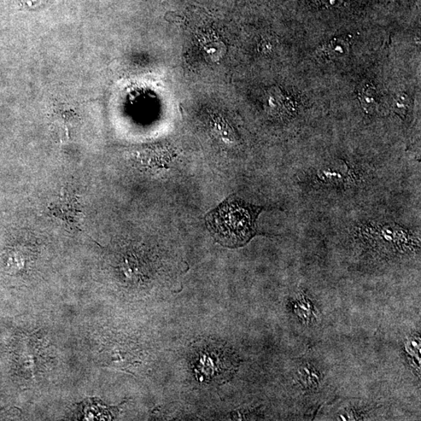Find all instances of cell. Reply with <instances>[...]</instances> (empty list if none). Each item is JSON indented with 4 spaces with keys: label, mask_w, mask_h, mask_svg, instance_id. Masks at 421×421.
Instances as JSON below:
<instances>
[{
    "label": "cell",
    "mask_w": 421,
    "mask_h": 421,
    "mask_svg": "<svg viewBox=\"0 0 421 421\" xmlns=\"http://www.w3.org/2000/svg\"><path fill=\"white\" fill-rule=\"evenodd\" d=\"M262 209L241 199H227L207 215V226L222 245L241 247L256 235V222Z\"/></svg>",
    "instance_id": "6da1fadb"
},
{
    "label": "cell",
    "mask_w": 421,
    "mask_h": 421,
    "mask_svg": "<svg viewBox=\"0 0 421 421\" xmlns=\"http://www.w3.org/2000/svg\"><path fill=\"white\" fill-rule=\"evenodd\" d=\"M358 237L372 253L384 257L404 255L420 249V236L394 224L370 222L358 226Z\"/></svg>",
    "instance_id": "7a4b0ae2"
},
{
    "label": "cell",
    "mask_w": 421,
    "mask_h": 421,
    "mask_svg": "<svg viewBox=\"0 0 421 421\" xmlns=\"http://www.w3.org/2000/svg\"><path fill=\"white\" fill-rule=\"evenodd\" d=\"M349 44L347 40L343 39H335L327 44L325 48L327 54L330 57H341L349 52Z\"/></svg>",
    "instance_id": "8992f818"
},
{
    "label": "cell",
    "mask_w": 421,
    "mask_h": 421,
    "mask_svg": "<svg viewBox=\"0 0 421 421\" xmlns=\"http://www.w3.org/2000/svg\"><path fill=\"white\" fill-rule=\"evenodd\" d=\"M409 105L408 96L404 94H400V95L396 96L393 103V109L396 113L401 116H405L407 115V109Z\"/></svg>",
    "instance_id": "52a82bcc"
},
{
    "label": "cell",
    "mask_w": 421,
    "mask_h": 421,
    "mask_svg": "<svg viewBox=\"0 0 421 421\" xmlns=\"http://www.w3.org/2000/svg\"><path fill=\"white\" fill-rule=\"evenodd\" d=\"M52 215L67 226L78 229L85 217L79 195L72 190L63 188L48 206Z\"/></svg>",
    "instance_id": "277c9868"
},
{
    "label": "cell",
    "mask_w": 421,
    "mask_h": 421,
    "mask_svg": "<svg viewBox=\"0 0 421 421\" xmlns=\"http://www.w3.org/2000/svg\"><path fill=\"white\" fill-rule=\"evenodd\" d=\"M321 7L325 8H335L341 6L343 0H314Z\"/></svg>",
    "instance_id": "ba28073f"
},
{
    "label": "cell",
    "mask_w": 421,
    "mask_h": 421,
    "mask_svg": "<svg viewBox=\"0 0 421 421\" xmlns=\"http://www.w3.org/2000/svg\"><path fill=\"white\" fill-rule=\"evenodd\" d=\"M238 367L237 356L222 345L208 343L195 351L193 368L201 382H222L229 380Z\"/></svg>",
    "instance_id": "3957f363"
},
{
    "label": "cell",
    "mask_w": 421,
    "mask_h": 421,
    "mask_svg": "<svg viewBox=\"0 0 421 421\" xmlns=\"http://www.w3.org/2000/svg\"><path fill=\"white\" fill-rule=\"evenodd\" d=\"M359 96L362 107L367 113L373 112L377 105L378 96L376 89L371 85H366L360 91Z\"/></svg>",
    "instance_id": "5b68a950"
}]
</instances>
